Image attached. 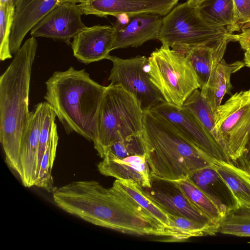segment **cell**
I'll return each mask as SVG.
<instances>
[{
  "label": "cell",
  "instance_id": "cell-1",
  "mask_svg": "<svg viewBox=\"0 0 250 250\" xmlns=\"http://www.w3.org/2000/svg\"><path fill=\"white\" fill-rule=\"evenodd\" d=\"M37 47L35 37L26 40L0 77V140L6 163L20 177L21 143L31 115L29 95Z\"/></svg>",
  "mask_w": 250,
  "mask_h": 250
},
{
  "label": "cell",
  "instance_id": "cell-2",
  "mask_svg": "<svg viewBox=\"0 0 250 250\" xmlns=\"http://www.w3.org/2000/svg\"><path fill=\"white\" fill-rule=\"evenodd\" d=\"M144 124L145 153L152 178L178 181L213 165L215 159L151 110L144 111Z\"/></svg>",
  "mask_w": 250,
  "mask_h": 250
},
{
  "label": "cell",
  "instance_id": "cell-3",
  "mask_svg": "<svg viewBox=\"0 0 250 250\" xmlns=\"http://www.w3.org/2000/svg\"><path fill=\"white\" fill-rule=\"evenodd\" d=\"M45 83L44 99L65 131L75 132L94 143L99 109L106 86L92 80L84 69L72 66L55 71Z\"/></svg>",
  "mask_w": 250,
  "mask_h": 250
},
{
  "label": "cell",
  "instance_id": "cell-4",
  "mask_svg": "<svg viewBox=\"0 0 250 250\" xmlns=\"http://www.w3.org/2000/svg\"><path fill=\"white\" fill-rule=\"evenodd\" d=\"M144 111L135 96L120 85L106 86L99 109L94 146L102 158L106 149L122 139L143 132Z\"/></svg>",
  "mask_w": 250,
  "mask_h": 250
},
{
  "label": "cell",
  "instance_id": "cell-5",
  "mask_svg": "<svg viewBox=\"0 0 250 250\" xmlns=\"http://www.w3.org/2000/svg\"><path fill=\"white\" fill-rule=\"evenodd\" d=\"M147 68L151 82L168 104L182 106L195 90L200 88L197 76L185 55L166 44L152 52Z\"/></svg>",
  "mask_w": 250,
  "mask_h": 250
},
{
  "label": "cell",
  "instance_id": "cell-6",
  "mask_svg": "<svg viewBox=\"0 0 250 250\" xmlns=\"http://www.w3.org/2000/svg\"><path fill=\"white\" fill-rule=\"evenodd\" d=\"M229 34L226 27L207 21L197 7L186 1L175 6L163 18L158 40L182 52L189 48L212 43Z\"/></svg>",
  "mask_w": 250,
  "mask_h": 250
},
{
  "label": "cell",
  "instance_id": "cell-7",
  "mask_svg": "<svg viewBox=\"0 0 250 250\" xmlns=\"http://www.w3.org/2000/svg\"><path fill=\"white\" fill-rule=\"evenodd\" d=\"M216 127L229 160L241 157L250 137V88L236 92L217 109Z\"/></svg>",
  "mask_w": 250,
  "mask_h": 250
},
{
  "label": "cell",
  "instance_id": "cell-8",
  "mask_svg": "<svg viewBox=\"0 0 250 250\" xmlns=\"http://www.w3.org/2000/svg\"><path fill=\"white\" fill-rule=\"evenodd\" d=\"M147 59L145 56H140L122 59L109 55L108 58L113 64L108 79L110 84L120 85L132 94L144 111L150 110L166 102L151 82L147 70L145 69Z\"/></svg>",
  "mask_w": 250,
  "mask_h": 250
},
{
  "label": "cell",
  "instance_id": "cell-9",
  "mask_svg": "<svg viewBox=\"0 0 250 250\" xmlns=\"http://www.w3.org/2000/svg\"><path fill=\"white\" fill-rule=\"evenodd\" d=\"M150 110L170 122L189 141L211 157L229 161L215 139L182 106L164 102Z\"/></svg>",
  "mask_w": 250,
  "mask_h": 250
},
{
  "label": "cell",
  "instance_id": "cell-10",
  "mask_svg": "<svg viewBox=\"0 0 250 250\" xmlns=\"http://www.w3.org/2000/svg\"><path fill=\"white\" fill-rule=\"evenodd\" d=\"M82 15L78 4L59 3L31 29L30 35L69 43L71 39L86 27L82 21Z\"/></svg>",
  "mask_w": 250,
  "mask_h": 250
},
{
  "label": "cell",
  "instance_id": "cell-11",
  "mask_svg": "<svg viewBox=\"0 0 250 250\" xmlns=\"http://www.w3.org/2000/svg\"><path fill=\"white\" fill-rule=\"evenodd\" d=\"M178 2V0H88L78 6L83 15L101 17L142 14L163 16L167 15Z\"/></svg>",
  "mask_w": 250,
  "mask_h": 250
},
{
  "label": "cell",
  "instance_id": "cell-12",
  "mask_svg": "<svg viewBox=\"0 0 250 250\" xmlns=\"http://www.w3.org/2000/svg\"><path fill=\"white\" fill-rule=\"evenodd\" d=\"M114 27L107 25L86 27L70 43L73 55L85 64L108 59L112 50Z\"/></svg>",
  "mask_w": 250,
  "mask_h": 250
},
{
  "label": "cell",
  "instance_id": "cell-13",
  "mask_svg": "<svg viewBox=\"0 0 250 250\" xmlns=\"http://www.w3.org/2000/svg\"><path fill=\"white\" fill-rule=\"evenodd\" d=\"M162 16L154 14L129 16L124 23L117 21L114 27L112 50L128 47H137L147 41L158 40L162 24Z\"/></svg>",
  "mask_w": 250,
  "mask_h": 250
},
{
  "label": "cell",
  "instance_id": "cell-14",
  "mask_svg": "<svg viewBox=\"0 0 250 250\" xmlns=\"http://www.w3.org/2000/svg\"><path fill=\"white\" fill-rule=\"evenodd\" d=\"M48 103L38 104L33 112L21 143L20 160L23 185L34 186L37 179L40 133Z\"/></svg>",
  "mask_w": 250,
  "mask_h": 250
},
{
  "label": "cell",
  "instance_id": "cell-15",
  "mask_svg": "<svg viewBox=\"0 0 250 250\" xmlns=\"http://www.w3.org/2000/svg\"><path fill=\"white\" fill-rule=\"evenodd\" d=\"M98 165L99 172L116 180L131 181L143 188H150L152 177L146 155H134L119 158L106 152Z\"/></svg>",
  "mask_w": 250,
  "mask_h": 250
},
{
  "label": "cell",
  "instance_id": "cell-16",
  "mask_svg": "<svg viewBox=\"0 0 250 250\" xmlns=\"http://www.w3.org/2000/svg\"><path fill=\"white\" fill-rule=\"evenodd\" d=\"M60 3V0H18L15 8L10 49L16 54L31 29Z\"/></svg>",
  "mask_w": 250,
  "mask_h": 250
},
{
  "label": "cell",
  "instance_id": "cell-17",
  "mask_svg": "<svg viewBox=\"0 0 250 250\" xmlns=\"http://www.w3.org/2000/svg\"><path fill=\"white\" fill-rule=\"evenodd\" d=\"M166 181L167 187L158 186L152 182L150 188L142 187L143 190L150 199L168 214L183 216L203 223L213 224L192 204L173 182Z\"/></svg>",
  "mask_w": 250,
  "mask_h": 250
},
{
  "label": "cell",
  "instance_id": "cell-18",
  "mask_svg": "<svg viewBox=\"0 0 250 250\" xmlns=\"http://www.w3.org/2000/svg\"><path fill=\"white\" fill-rule=\"evenodd\" d=\"M229 35L212 43L189 48L181 52L190 63L200 88L206 85L212 71L223 59L227 45L231 42Z\"/></svg>",
  "mask_w": 250,
  "mask_h": 250
},
{
  "label": "cell",
  "instance_id": "cell-19",
  "mask_svg": "<svg viewBox=\"0 0 250 250\" xmlns=\"http://www.w3.org/2000/svg\"><path fill=\"white\" fill-rule=\"evenodd\" d=\"M213 166L231 192L234 210L250 209V173L230 161L215 159Z\"/></svg>",
  "mask_w": 250,
  "mask_h": 250
},
{
  "label": "cell",
  "instance_id": "cell-20",
  "mask_svg": "<svg viewBox=\"0 0 250 250\" xmlns=\"http://www.w3.org/2000/svg\"><path fill=\"white\" fill-rule=\"evenodd\" d=\"M245 66L244 62L228 63L223 59L212 71L206 85L200 88L201 94L208 103L215 118L223 98L232 88L231 75Z\"/></svg>",
  "mask_w": 250,
  "mask_h": 250
},
{
  "label": "cell",
  "instance_id": "cell-21",
  "mask_svg": "<svg viewBox=\"0 0 250 250\" xmlns=\"http://www.w3.org/2000/svg\"><path fill=\"white\" fill-rule=\"evenodd\" d=\"M189 178L207 193L226 214L234 210V203L231 192L213 165L198 170Z\"/></svg>",
  "mask_w": 250,
  "mask_h": 250
},
{
  "label": "cell",
  "instance_id": "cell-22",
  "mask_svg": "<svg viewBox=\"0 0 250 250\" xmlns=\"http://www.w3.org/2000/svg\"><path fill=\"white\" fill-rule=\"evenodd\" d=\"M172 182L212 223L218 225L226 215L214 201L190 178Z\"/></svg>",
  "mask_w": 250,
  "mask_h": 250
},
{
  "label": "cell",
  "instance_id": "cell-23",
  "mask_svg": "<svg viewBox=\"0 0 250 250\" xmlns=\"http://www.w3.org/2000/svg\"><path fill=\"white\" fill-rule=\"evenodd\" d=\"M170 236L168 241H178L193 237L214 235L218 225L203 223L183 216L168 214Z\"/></svg>",
  "mask_w": 250,
  "mask_h": 250
},
{
  "label": "cell",
  "instance_id": "cell-24",
  "mask_svg": "<svg viewBox=\"0 0 250 250\" xmlns=\"http://www.w3.org/2000/svg\"><path fill=\"white\" fill-rule=\"evenodd\" d=\"M182 107L197 119L222 147L216 127L215 115L208 103L201 94L200 90L198 89L195 90L187 98Z\"/></svg>",
  "mask_w": 250,
  "mask_h": 250
},
{
  "label": "cell",
  "instance_id": "cell-25",
  "mask_svg": "<svg viewBox=\"0 0 250 250\" xmlns=\"http://www.w3.org/2000/svg\"><path fill=\"white\" fill-rule=\"evenodd\" d=\"M201 16L212 24L228 30L235 20L233 0H206L197 6Z\"/></svg>",
  "mask_w": 250,
  "mask_h": 250
},
{
  "label": "cell",
  "instance_id": "cell-26",
  "mask_svg": "<svg viewBox=\"0 0 250 250\" xmlns=\"http://www.w3.org/2000/svg\"><path fill=\"white\" fill-rule=\"evenodd\" d=\"M113 184L165 226L168 230L170 236L169 221L167 213L145 194L142 187L128 180H116Z\"/></svg>",
  "mask_w": 250,
  "mask_h": 250
},
{
  "label": "cell",
  "instance_id": "cell-27",
  "mask_svg": "<svg viewBox=\"0 0 250 250\" xmlns=\"http://www.w3.org/2000/svg\"><path fill=\"white\" fill-rule=\"evenodd\" d=\"M58 140L57 125L55 123L49 142L41 162L37 178L34 184V186L42 188L48 192H54L56 189L54 187L52 169L56 157Z\"/></svg>",
  "mask_w": 250,
  "mask_h": 250
},
{
  "label": "cell",
  "instance_id": "cell-28",
  "mask_svg": "<svg viewBox=\"0 0 250 250\" xmlns=\"http://www.w3.org/2000/svg\"><path fill=\"white\" fill-rule=\"evenodd\" d=\"M218 232L250 237V209L231 211L219 222Z\"/></svg>",
  "mask_w": 250,
  "mask_h": 250
},
{
  "label": "cell",
  "instance_id": "cell-29",
  "mask_svg": "<svg viewBox=\"0 0 250 250\" xmlns=\"http://www.w3.org/2000/svg\"><path fill=\"white\" fill-rule=\"evenodd\" d=\"M15 8L12 5H0V60L2 61L12 57L10 37Z\"/></svg>",
  "mask_w": 250,
  "mask_h": 250
},
{
  "label": "cell",
  "instance_id": "cell-30",
  "mask_svg": "<svg viewBox=\"0 0 250 250\" xmlns=\"http://www.w3.org/2000/svg\"><path fill=\"white\" fill-rule=\"evenodd\" d=\"M106 152H109L119 158L134 155L145 154L143 132L139 135L118 140L106 149L104 155Z\"/></svg>",
  "mask_w": 250,
  "mask_h": 250
},
{
  "label": "cell",
  "instance_id": "cell-31",
  "mask_svg": "<svg viewBox=\"0 0 250 250\" xmlns=\"http://www.w3.org/2000/svg\"><path fill=\"white\" fill-rule=\"evenodd\" d=\"M56 116L55 112L48 103L40 133L37 178L38 175L41 162L51 136Z\"/></svg>",
  "mask_w": 250,
  "mask_h": 250
},
{
  "label": "cell",
  "instance_id": "cell-32",
  "mask_svg": "<svg viewBox=\"0 0 250 250\" xmlns=\"http://www.w3.org/2000/svg\"><path fill=\"white\" fill-rule=\"evenodd\" d=\"M235 10V20L228 30L230 34L241 32L250 27V0H233Z\"/></svg>",
  "mask_w": 250,
  "mask_h": 250
},
{
  "label": "cell",
  "instance_id": "cell-33",
  "mask_svg": "<svg viewBox=\"0 0 250 250\" xmlns=\"http://www.w3.org/2000/svg\"><path fill=\"white\" fill-rule=\"evenodd\" d=\"M231 42H238L241 47L245 51L250 50V27L244 29L239 34H230Z\"/></svg>",
  "mask_w": 250,
  "mask_h": 250
},
{
  "label": "cell",
  "instance_id": "cell-34",
  "mask_svg": "<svg viewBox=\"0 0 250 250\" xmlns=\"http://www.w3.org/2000/svg\"><path fill=\"white\" fill-rule=\"evenodd\" d=\"M239 160L242 162L245 169H250V137L246 145L244 151Z\"/></svg>",
  "mask_w": 250,
  "mask_h": 250
},
{
  "label": "cell",
  "instance_id": "cell-35",
  "mask_svg": "<svg viewBox=\"0 0 250 250\" xmlns=\"http://www.w3.org/2000/svg\"><path fill=\"white\" fill-rule=\"evenodd\" d=\"M244 61L245 65L250 68V50L245 51Z\"/></svg>",
  "mask_w": 250,
  "mask_h": 250
},
{
  "label": "cell",
  "instance_id": "cell-36",
  "mask_svg": "<svg viewBox=\"0 0 250 250\" xmlns=\"http://www.w3.org/2000/svg\"><path fill=\"white\" fill-rule=\"evenodd\" d=\"M18 0H0V5H12L16 6Z\"/></svg>",
  "mask_w": 250,
  "mask_h": 250
},
{
  "label": "cell",
  "instance_id": "cell-37",
  "mask_svg": "<svg viewBox=\"0 0 250 250\" xmlns=\"http://www.w3.org/2000/svg\"><path fill=\"white\" fill-rule=\"evenodd\" d=\"M205 0H188L187 1L191 5L197 7Z\"/></svg>",
  "mask_w": 250,
  "mask_h": 250
},
{
  "label": "cell",
  "instance_id": "cell-38",
  "mask_svg": "<svg viewBox=\"0 0 250 250\" xmlns=\"http://www.w3.org/2000/svg\"><path fill=\"white\" fill-rule=\"evenodd\" d=\"M87 0H60V3L67 2L77 4L78 3H82Z\"/></svg>",
  "mask_w": 250,
  "mask_h": 250
},
{
  "label": "cell",
  "instance_id": "cell-39",
  "mask_svg": "<svg viewBox=\"0 0 250 250\" xmlns=\"http://www.w3.org/2000/svg\"><path fill=\"white\" fill-rule=\"evenodd\" d=\"M250 173V169L247 170Z\"/></svg>",
  "mask_w": 250,
  "mask_h": 250
},
{
  "label": "cell",
  "instance_id": "cell-40",
  "mask_svg": "<svg viewBox=\"0 0 250 250\" xmlns=\"http://www.w3.org/2000/svg\"><path fill=\"white\" fill-rule=\"evenodd\" d=\"M249 243H250V242H249Z\"/></svg>",
  "mask_w": 250,
  "mask_h": 250
}]
</instances>
